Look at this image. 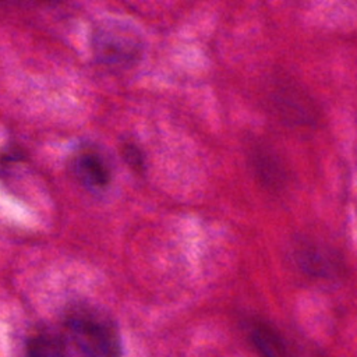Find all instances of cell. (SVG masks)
<instances>
[{
    "label": "cell",
    "instance_id": "1",
    "mask_svg": "<svg viewBox=\"0 0 357 357\" xmlns=\"http://www.w3.org/2000/svg\"><path fill=\"white\" fill-rule=\"evenodd\" d=\"M66 329L84 357H121V336L114 321L99 310L77 307L66 318Z\"/></svg>",
    "mask_w": 357,
    "mask_h": 357
},
{
    "label": "cell",
    "instance_id": "7",
    "mask_svg": "<svg viewBox=\"0 0 357 357\" xmlns=\"http://www.w3.org/2000/svg\"><path fill=\"white\" fill-rule=\"evenodd\" d=\"M254 167L257 176L268 187H279L284 181V170L280 166L276 156L269 152H257L254 155Z\"/></svg>",
    "mask_w": 357,
    "mask_h": 357
},
{
    "label": "cell",
    "instance_id": "3",
    "mask_svg": "<svg viewBox=\"0 0 357 357\" xmlns=\"http://www.w3.org/2000/svg\"><path fill=\"white\" fill-rule=\"evenodd\" d=\"M73 172L89 188H102L110 183L112 173L105 158L95 149H84L74 156Z\"/></svg>",
    "mask_w": 357,
    "mask_h": 357
},
{
    "label": "cell",
    "instance_id": "5",
    "mask_svg": "<svg viewBox=\"0 0 357 357\" xmlns=\"http://www.w3.org/2000/svg\"><path fill=\"white\" fill-rule=\"evenodd\" d=\"M24 357H70V353L60 335L45 331L26 340Z\"/></svg>",
    "mask_w": 357,
    "mask_h": 357
},
{
    "label": "cell",
    "instance_id": "6",
    "mask_svg": "<svg viewBox=\"0 0 357 357\" xmlns=\"http://www.w3.org/2000/svg\"><path fill=\"white\" fill-rule=\"evenodd\" d=\"M250 339L262 357H287L283 339L268 324L257 322L251 328Z\"/></svg>",
    "mask_w": 357,
    "mask_h": 357
},
{
    "label": "cell",
    "instance_id": "4",
    "mask_svg": "<svg viewBox=\"0 0 357 357\" xmlns=\"http://www.w3.org/2000/svg\"><path fill=\"white\" fill-rule=\"evenodd\" d=\"M296 255L300 268L315 278H335L340 269L333 252L317 244H301Z\"/></svg>",
    "mask_w": 357,
    "mask_h": 357
},
{
    "label": "cell",
    "instance_id": "2",
    "mask_svg": "<svg viewBox=\"0 0 357 357\" xmlns=\"http://www.w3.org/2000/svg\"><path fill=\"white\" fill-rule=\"evenodd\" d=\"M92 49L102 64L131 67L139 60L144 46L130 26L121 22H102L92 33Z\"/></svg>",
    "mask_w": 357,
    "mask_h": 357
},
{
    "label": "cell",
    "instance_id": "8",
    "mask_svg": "<svg viewBox=\"0 0 357 357\" xmlns=\"http://www.w3.org/2000/svg\"><path fill=\"white\" fill-rule=\"evenodd\" d=\"M121 158L137 173H142L145 169V159L141 149L131 142L121 145Z\"/></svg>",
    "mask_w": 357,
    "mask_h": 357
}]
</instances>
